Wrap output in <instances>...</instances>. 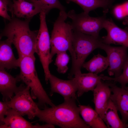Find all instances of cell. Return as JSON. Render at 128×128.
Masks as SVG:
<instances>
[{
	"label": "cell",
	"instance_id": "obj_11",
	"mask_svg": "<svg viewBox=\"0 0 128 128\" xmlns=\"http://www.w3.org/2000/svg\"><path fill=\"white\" fill-rule=\"evenodd\" d=\"M49 81L50 86V95L57 93L63 97L64 100H76L77 88L73 78L68 80H63L51 73Z\"/></svg>",
	"mask_w": 128,
	"mask_h": 128
},
{
	"label": "cell",
	"instance_id": "obj_2",
	"mask_svg": "<svg viewBox=\"0 0 128 128\" xmlns=\"http://www.w3.org/2000/svg\"><path fill=\"white\" fill-rule=\"evenodd\" d=\"M30 20H20L15 17L5 26L0 35V38L6 37L16 48L18 58L34 55L38 31L30 29Z\"/></svg>",
	"mask_w": 128,
	"mask_h": 128
},
{
	"label": "cell",
	"instance_id": "obj_22",
	"mask_svg": "<svg viewBox=\"0 0 128 128\" xmlns=\"http://www.w3.org/2000/svg\"><path fill=\"white\" fill-rule=\"evenodd\" d=\"M67 3L73 2L79 5L84 12L89 14V12L99 7L103 8L104 12H108L111 6L112 2L108 0H65Z\"/></svg>",
	"mask_w": 128,
	"mask_h": 128
},
{
	"label": "cell",
	"instance_id": "obj_27",
	"mask_svg": "<svg viewBox=\"0 0 128 128\" xmlns=\"http://www.w3.org/2000/svg\"><path fill=\"white\" fill-rule=\"evenodd\" d=\"M112 12L114 16L118 19H121L126 16L122 4L114 6Z\"/></svg>",
	"mask_w": 128,
	"mask_h": 128
},
{
	"label": "cell",
	"instance_id": "obj_3",
	"mask_svg": "<svg viewBox=\"0 0 128 128\" xmlns=\"http://www.w3.org/2000/svg\"><path fill=\"white\" fill-rule=\"evenodd\" d=\"M20 73L17 76L30 88L31 94L33 99H37L38 106L44 108L46 105L51 107L53 103L43 88L38 78L35 66L34 55L27 56L18 58Z\"/></svg>",
	"mask_w": 128,
	"mask_h": 128
},
{
	"label": "cell",
	"instance_id": "obj_12",
	"mask_svg": "<svg viewBox=\"0 0 128 128\" xmlns=\"http://www.w3.org/2000/svg\"><path fill=\"white\" fill-rule=\"evenodd\" d=\"M110 86L112 93L110 99L120 112L123 122L128 124V87H120L114 83H110Z\"/></svg>",
	"mask_w": 128,
	"mask_h": 128
},
{
	"label": "cell",
	"instance_id": "obj_21",
	"mask_svg": "<svg viewBox=\"0 0 128 128\" xmlns=\"http://www.w3.org/2000/svg\"><path fill=\"white\" fill-rule=\"evenodd\" d=\"M108 66L107 57H104L99 53L94 55L90 60L84 62L82 66L89 72L97 74L105 70Z\"/></svg>",
	"mask_w": 128,
	"mask_h": 128
},
{
	"label": "cell",
	"instance_id": "obj_28",
	"mask_svg": "<svg viewBox=\"0 0 128 128\" xmlns=\"http://www.w3.org/2000/svg\"><path fill=\"white\" fill-rule=\"evenodd\" d=\"M126 16L128 15V1L122 4Z\"/></svg>",
	"mask_w": 128,
	"mask_h": 128
},
{
	"label": "cell",
	"instance_id": "obj_6",
	"mask_svg": "<svg viewBox=\"0 0 128 128\" xmlns=\"http://www.w3.org/2000/svg\"><path fill=\"white\" fill-rule=\"evenodd\" d=\"M46 14L43 11L40 14V24L36 38L35 53L39 57L47 83L51 74L49 65L52 60L50 56V38L46 21Z\"/></svg>",
	"mask_w": 128,
	"mask_h": 128
},
{
	"label": "cell",
	"instance_id": "obj_29",
	"mask_svg": "<svg viewBox=\"0 0 128 128\" xmlns=\"http://www.w3.org/2000/svg\"><path fill=\"white\" fill-rule=\"evenodd\" d=\"M123 25H128V17L124 18L123 22Z\"/></svg>",
	"mask_w": 128,
	"mask_h": 128
},
{
	"label": "cell",
	"instance_id": "obj_24",
	"mask_svg": "<svg viewBox=\"0 0 128 128\" xmlns=\"http://www.w3.org/2000/svg\"><path fill=\"white\" fill-rule=\"evenodd\" d=\"M56 55L55 64L57 67V71L59 73L64 74L68 69L67 65L70 58L66 51L59 52Z\"/></svg>",
	"mask_w": 128,
	"mask_h": 128
},
{
	"label": "cell",
	"instance_id": "obj_31",
	"mask_svg": "<svg viewBox=\"0 0 128 128\" xmlns=\"http://www.w3.org/2000/svg\"><path fill=\"white\" fill-rule=\"evenodd\" d=\"M109 0V1H110L112 2V3L113 2V0Z\"/></svg>",
	"mask_w": 128,
	"mask_h": 128
},
{
	"label": "cell",
	"instance_id": "obj_18",
	"mask_svg": "<svg viewBox=\"0 0 128 128\" xmlns=\"http://www.w3.org/2000/svg\"><path fill=\"white\" fill-rule=\"evenodd\" d=\"M12 44L7 38L0 41V68L9 69L19 67V60L16 59L14 56Z\"/></svg>",
	"mask_w": 128,
	"mask_h": 128
},
{
	"label": "cell",
	"instance_id": "obj_5",
	"mask_svg": "<svg viewBox=\"0 0 128 128\" xmlns=\"http://www.w3.org/2000/svg\"><path fill=\"white\" fill-rule=\"evenodd\" d=\"M68 17L65 11H60L55 22L50 38V56L52 59L58 53L69 51L72 54L73 28L70 23L65 21Z\"/></svg>",
	"mask_w": 128,
	"mask_h": 128
},
{
	"label": "cell",
	"instance_id": "obj_16",
	"mask_svg": "<svg viewBox=\"0 0 128 128\" xmlns=\"http://www.w3.org/2000/svg\"><path fill=\"white\" fill-rule=\"evenodd\" d=\"M20 80L17 76L15 78L8 73L5 69L0 68V92L4 101H9L19 89L17 82Z\"/></svg>",
	"mask_w": 128,
	"mask_h": 128
},
{
	"label": "cell",
	"instance_id": "obj_17",
	"mask_svg": "<svg viewBox=\"0 0 128 128\" xmlns=\"http://www.w3.org/2000/svg\"><path fill=\"white\" fill-rule=\"evenodd\" d=\"M13 0L12 17L31 20L35 15L43 11L40 6L25 0L21 2L18 0Z\"/></svg>",
	"mask_w": 128,
	"mask_h": 128
},
{
	"label": "cell",
	"instance_id": "obj_8",
	"mask_svg": "<svg viewBox=\"0 0 128 128\" xmlns=\"http://www.w3.org/2000/svg\"><path fill=\"white\" fill-rule=\"evenodd\" d=\"M19 86L14 96L8 101L9 105L10 108L16 111L23 116L27 115L29 119H32L36 117L40 109L33 100L30 93V88L23 84Z\"/></svg>",
	"mask_w": 128,
	"mask_h": 128
},
{
	"label": "cell",
	"instance_id": "obj_9",
	"mask_svg": "<svg viewBox=\"0 0 128 128\" xmlns=\"http://www.w3.org/2000/svg\"><path fill=\"white\" fill-rule=\"evenodd\" d=\"M128 47L122 46L116 47L102 43L100 49L106 52L109 62L107 71L110 76L117 77L122 73L124 65L128 59Z\"/></svg>",
	"mask_w": 128,
	"mask_h": 128
},
{
	"label": "cell",
	"instance_id": "obj_30",
	"mask_svg": "<svg viewBox=\"0 0 128 128\" xmlns=\"http://www.w3.org/2000/svg\"><path fill=\"white\" fill-rule=\"evenodd\" d=\"M18 0L19 1H20V2H21V1L25 0Z\"/></svg>",
	"mask_w": 128,
	"mask_h": 128
},
{
	"label": "cell",
	"instance_id": "obj_14",
	"mask_svg": "<svg viewBox=\"0 0 128 128\" xmlns=\"http://www.w3.org/2000/svg\"><path fill=\"white\" fill-rule=\"evenodd\" d=\"M93 91L95 110L103 120L104 112L110 99L111 94L110 83L103 82L101 81Z\"/></svg>",
	"mask_w": 128,
	"mask_h": 128
},
{
	"label": "cell",
	"instance_id": "obj_15",
	"mask_svg": "<svg viewBox=\"0 0 128 128\" xmlns=\"http://www.w3.org/2000/svg\"><path fill=\"white\" fill-rule=\"evenodd\" d=\"M103 75V74L98 75L89 72L81 73L75 75L72 78L77 87V96L80 97L85 92L93 91L98 83L101 81Z\"/></svg>",
	"mask_w": 128,
	"mask_h": 128
},
{
	"label": "cell",
	"instance_id": "obj_20",
	"mask_svg": "<svg viewBox=\"0 0 128 128\" xmlns=\"http://www.w3.org/2000/svg\"><path fill=\"white\" fill-rule=\"evenodd\" d=\"M118 110L110 99L104 112L103 120L108 128H126L128 124L123 123L119 116Z\"/></svg>",
	"mask_w": 128,
	"mask_h": 128
},
{
	"label": "cell",
	"instance_id": "obj_25",
	"mask_svg": "<svg viewBox=\"0 0 128 128\" xmlns=\"http://www.w3.org/2000/svg\"><path fill=\"white\" fill-rule=\"evenodd\" d=\"M123 72L119 76L114 78H111L104 76L102 78L103 80L113 81L119 83L121 85V87L126 88V86L128 83V59L126 61L123 69Z\"/></svg>",
	"mask_w": 128,
	"mask_h": 128
},
{
	"label": "cell",
	"instance_id": "obj_19",
	"mask_svg": "<svg viewBox=\"0 0 128 128\" xmlns=\"http://www.w3.org/2000/svg\"><path fill=\"white\" fill-rule=\"evenodd\" d=\"M80 114L88 125L93 128H107L102 118L95 110L89 105H79Z\"/></svg>",
	"mask_w": 128,
	"mask_h": 128
},
{
	"label": "cell",
	"instance_id": "obj_23",
	"mask_svg": "<svg viewBox=\"0 0 128 128\" xmlns=\"http://www.w3.org/2000/svg\"><path fill=\"white\" fill-rule=\"evenodd\" d=\"M38 5L47 14L52 9H57L60 11H65V8L59 0H25Z\"/></svg>",
	"mask_w": 128,
	"mask_h": 128
},
{
	"label": "cell",
	"instance_id": "obj_26",
	"mask_svg": "<svg viewBox=\"0 0 128 128\" xmlns=\"http://www.w3.org/2000/svg\"><path fill=\"white\" fill-rule=\"evenodd\" d=\"M10 108L8 101H0V125L4 124L5 116Z\"/></svg>",
	"mask_w": 128,
	"mask_h": 128
},
{
	"label": "cell",
	"instance_id": "obj_13",
	"mask_svg": "<svg viewBox=\"0 0 128 128\" xmlns=\"http://www.w3.org/2000/svg\"><path fill=\"white\" fill-rule=\"evenodd\" d=\"M4 124L0 125V128H52L53 126L46 124L35 125L24 119L18 112L12 108L8 110L4 120Z\"/></svg>",
	"mask_w": 128,
	"mask_h": 128
},
{
	"label": "cell",
	"instance_id": "obj_4",
	"mask_svg": "<svg viewBox=\"0 0 128 128\" xmlns=\"http://www.w3.org/2000/svg\"><path fill=\"white\" fill-rule=\"evenodd\" d=\"M73 30L72 66L68 77L70 79L81 73V68L87 57L95 49H100L103 43L100 37Z\"/></svg>",
	"mask_w": 128,
	"mask_h": 128
},
{
	"label": "cell",
	"instance_id": "obj_7",
	"mask_svg": "<svg viewBox=\"0 0 128 128\" xmlns=\"http://www.w3.org/2000/svg\"><path fill=\"white\" fill-rule=\"evenodd\" d=\"M68 18L72 20L70 23L73 30L98 37L101 30L103 28V24L106 18V13L101 17H92L84 12L79 14L74 10L67 13Z\"/></svg>",
	"mask_w": 128,
	"mask_h": 128
},
{
	"label": "cell",
	"instance_id": "obj_10",
	"mask_svg": "<svg viewBox=\"0 0 128 128\" xmlns=\"http://www.w3.org/2000/svg\"><path fill=\"white\" fill-rule=\"evenodd\" d=\"M103 28L107 34L101 38L103 43L110 45H119L128 48V28L124 29L118 26L111 18H106L103 24Z\"/></svg>",
	"mask_w": 128,
	"mask_h": 128
},
{
	"label": "cell",
	"instance_id": "obj_1",
	"mask_svg": "<svg viewBox=\"0 0 128 128\" xmlns=\"http://www.w3.org/2000/svg\"><path fill=\"white\" fill-rule=\"evenodd\" d=\"M75 100H64L62 103L40 110L36 116L39 120L46 124L63 128H90L80 116Z\"/></svg>",
	"mask_w": 128,
	"mask_h": 128
}]
</instances>
